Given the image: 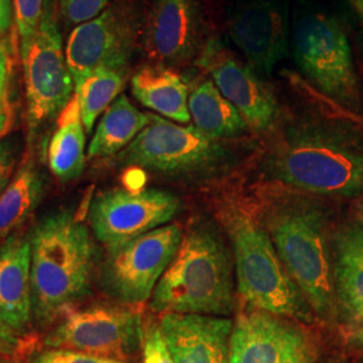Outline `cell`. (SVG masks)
<instances>
[{"label": "cell", "instance_id": "23", "mask_svg": "<svg viewBox=\"0 0 363 363\" xmlns=\"http://www.w3.org/2000/svg\"><path fill=\"white\" fill-rule=\"evenodd\" d=\"M46 187V178L31 156H27L0 194V242L15 233L38 208Z\"/></svg>", "mask_w": 363, "mask_h": 363}, {"label": "cell", "instance_id": "28", "mask_svg": "<svg viewBox=\"0 0 363 363\" xmlns=\"http://www.w3.org/2000/svg\"><path fill=\"white\" fill-rule=\"evenodd\" d=\"M143 363H174L159 323L144 325Z\"/></svg>", "mask_w": 363, "mask_h": 363}, {"label": "cell", "instance_id": "34", "mask_svg": "<svg viewBox=\"0 0 363 363\" xmlns=\"http://www.w3.org/2000/svg\"><path fill=\"white\" fill-rule=\"evenodd\" d=\"M15 22L13 0H0V39L3 38Z\"/></svg>", "mask_w": 363, "mask_h": 363}, {"label": "cell", "instance_id": "2", "mask_svg": "<svg viewBox=\"0 0 363 363\" xmlns=\"http://www.w3.org/2000/svg\"><path fill=\"white\" fill-rule=\"evenodd\" d=\"M261 148L250 136L218 139L150 113L148 125L117 154L116 163L196 186L226 179L259 156Z\"/></svg>", "mask_w": 363, "mask_h": 363}, {"label": "cell", "instance_id": "33", "mask_svg": "<svg viewBox=\"0 0 363 363\" xmlns=\"http://www.w3.org/2000/svg\"><path fill=\"white\" fill-rule=\"evenodd\" d=\"M13 73L11 52L4 42H0V104L9 99L10 79Z\"/></svg>", "mask_w": 363, "mask_h": 363}, {"label": "cell", "instance_id": "22", "mask_svg": "<svg viewBox=\"0 0 363 363\" xmlns=\"http://www.w3.org/2000/svg\"><path fill=\"white\" fill-rule=\"evenodd\" d=\"M85 132L77 99L73 96L58 116L48 148V163L57 179L73 181L82 174L86 162Z\"/></svg>", "mask_w": 363, "mask_h": 363}, {"label": "cell", "instance_id": "27", "mask_svg": "<svg viewBox=\"0 0 363 363\" xmlns=\"http://www.w3.org/2000/svg\"><path fill=\"white\" fill-rule=\"evenodd\" d=\"M112 0H57L60 21L66 27L85 23L103 13Z\"/></svg>", "mask_w": 363, "mask_h": 363}, {"label": "cell", "instance_id": "7", "mask_svg": "<svg viewBox=\"0 0 363 363\" xmlns=\"http://www.w3.org/2000/svg\"><path fill=\"white\" fill-rule=\"evenodd\" d=\"M294 57L300 77L318 96L343 111L362 113V86L350 42L335 18L303 15L294 30Z\"/></svg>", "mask_w": 363, "mask_h": 363}, {"label": "cell", "instance_id": "17", "mask_svg": "<svg viewBox=\"0 0 363 363\" xmlns=\"http://www.w3.org/2000/svg\"><path fill=\"white\" fill-rule=\"evenodd\" d=\"M159 325L174 363H229L233 320L196 313H163Z\"/></svg>", "mask_w": 363, "mask_h": 363}, {"label": "cell", "instance_id": "5", "mask_svg": "<svg viewBox=\"0 0 363 363\" xmlns=\"http://www.w3.org/2000/svg\"><path fill=\"white\" fill-rule=\"evenodd\" d=\"M232 247L211 220L194 222L151 296L159 313L223 316L235 308Z\"/></svg>", "mask_w": 363, "mask_h": 363}, {"label": "cell", "instance_id": "8", "mask_svg": "<svg viewBox=\"0 0 363 363\" xmlns=\"http://www.w3.org/2000/svg\"><path fill=\"white\" fill-rule=\"evenodd\" d=\"M143 337L139 306L96 303L66 311L43 345L128 362L143 347Z\"/></svg>", "mask_w": 363, "mask_h": 363}, {"label": "cell", "instance_id": "1", "mask_svg": "<svg viewBox=\"0 0 363 363\" xmlns=\"http://www.w3.org/2000/svg\"><path fill=\"white\" fill-rule=\"evenodd\" d=\"M259 156L265 181L298 193L363 199V128L345 117H280Z\"/></svg>", "mask_w": 363, "mask_h": 363}, {"label": "cell", "instance_id": "29", "mask_svg": "<svg viewBox=\"0 0 363 363\" xmlns=\"http://www.w3.org/2000/svg\"><path fill=\"white\" fill-rule=\"evenodd\" d=\"M27 363H130L117 361L104 357H97L86 352L66 350V349H46L33 354Z\"/></svg>", "mask_w": 363, "mask_h": 363}, {"label": "cell", "instance_id": "3", "mask_svg": "<svg viewBox=\"0 0 363 363\" xmlns=\"http://www.w3.org/2000/svg\"><path fill=\"white\" fill-rule=\"evenodd\" d=\"M283 193L264 203L261 223L312 311L325 319L337 308L328 218L311 196Z\"/></svg>", "mask_w": 363, "mask_h": 363}, {"label": "cell", "instance_id": "32", "mask_svg": "<svg viewBox=\"0 0 363 363\" xmlns=\"http://www.w3.org/2000/svg\"><path fill=\"white\" fill-rule=\"evenodd\" d=\"M291 85H294V86H295L300 93H303V94H306V96H308V97L315 99L318 103L330 106V108L335 112V115H337V116L345 117V118L350 120V121L355 123V124H358L361 128H363V113H352V112H347V111H343V109L337 108L335 105L327 103V101H325L320 96H318L315 91H312L311 88H310V86L303 81V78L300 77V76H294V77L291 78Z\"/></svg>", "mask_w": 363, "mask_h": 363}, {"label": "cell", "instance_id": "35", "mask_svg": "<svg viewBox=\"0 0 363 363\" xmlns=\"http://www.w3.org/2000/svg\"><path fill=\"white\" fill-rule=\"evenodd\" d=\"M13 106H11V103H10V99H6L0 104V139L7 136L10 127L13 124Z\"/></svg>", "mask_w": 363, "mask_h": 363}, {"label": "cell", "instance_id": "30", "mask_svg": "<svg viewBox=\"0 0 363 363\" xmlns=\"http://www.w3.org/2000/svg\"><path fill=\"white\" fill-rule=\"evenodd\" d=\"M19 159V143L15 138L0 139V194L13 179Z\"/></svg>", "mask_w": 363, "mask_h": 363}, {"label": "cell", "instance_id": "31", "mask_svg": "<svg viewBox=\"0 0 363 363\" xmlns=\"http://www.w3.org/2000/svg\"><path fill=\"white\" fill-rule=\"evenodd\" d=\"M28 347L26 337L22 333L13 330L11 325L0 320V355L3 358L13 359L23 354Z\"/></svg>", "mask_w": 363, "mask_h": 363}, {"label": "cell", "instance_id": "37", "mask_svg": "<svg viewBox=\"0 0 363 363\" xmlns=\"http://www.w3.org/2000/svg\"><path fill=\"white\" fill-rule=\"evenodd\" d=\"M355 216H357V220L363 225V199H359L355 205Z\"/></svg>", "mask_w": 363, "mask_h": 363}, {"label": "cell", "instance_id": "39", "mask_svg": "<svg viewBox=\"0 0 363 363\" xmlns=\"http://www.w3.org/2000/svg\"><path fill=\"white\" fill-rule=\"evenodd\" d=\"M0 363H13V361H10L9 358H0Z\"/></svg>", "mask_w": 363, "mask_h": 363}, {"label": "cell", "instance_id": "4", "mask_svg": "<svg viewBox=\"0 0 363 363\" xmlns=\"http://www.w3.org/2000/svg\"><path fill=\"white\" fill-rule=\"evenodd\" d=\"M28 237L33 316L46 325L91 294L96 247L89 229L67 210L45 216Z\"/></svg>", "mask_w": 363, "mask_h": 363}, {"label": "cell", "instance_id": "11", "mask_svg": "<svg viewBox=\"0 0 363 363\" xmlns=\"http://www.w3.org/2000/svg\"><path fill=\"white\" fill-rule=\"evenodd\" d=\"M182 229L167 223L120 247L108 249L101 267L105 291L121 303L140 306L151 298L182 242Z\"/></svg>", "mask_w": 363, "mask_h": 363}, {"label": "cell", "instance_id": "36", "mask_svg": "<svg viewBox=\"0 0 363 363\" xmlns=\"http://www.w3.org/2000/svg\"><path fill=\"white\" fill-rule=\"evenodd\" d=\"M351 6V9L358 13L363 23V0H346Z\"/></svg>", "mask_w": 363, "mask_h": 363}, {"label": "cell", "instance_id": "12", "mask_svg": "<svg viewBox=\"0 0 363 363\" xmlns=\"http://www.w3.org/2000/svg\"><path fill=\"white\" fill-rule=\"evenodd\" d=\"M181 210V199L167 190L112 189L93 198L89 222L108 250L167 225Z\"/></svg>", "mask_w": 363, "mask_h": 363}, {"label": "cell", "instance_id": "38", "mask_svg": "<svg viewBox=\"0 0 363 363\" xmlns=\"http://www.w3.org/2000/svg\"><path fill=\"white\" fill-rule=\"evenodd\" d=\"M354 340L363 347V325L358 327V330L354 333Z\"/></svg>", "mask_w": 363, "mask_h": 363}, {"label": "cell", "instance_id": "24", "mask_svg": "<svg viewBox=\"0 0 363 363\" xmlns=\"http://www.w3.org/2000/svg\"><path fill=\"white\" fill-rule=\"evenodd\" d=\"M150 113H144L120 94L103 113L88 147L89 159H104L120 154L148 125Z\"/></svg>", "mask_w": 363, "mask_h": 363}, {"label": "cell", "instance_id": "15", "mask_svg": "<svg viewBox=\"0 0 363 363\" xmlns=\"http://www.w3.org/2000/svg\"><path fill=\"white\" fill-rule=\"evenodd\" d=\"M208 67L210 78L245 120L252 133L268 135L281 117V106L272 91L253 67L233 57L208 48L199 61Z\"/></svg>", "mask_w": 363, "mask_h": 363}, {"label": "cell", "instance_id": "18", "mask_svg": "<svg viewBox=\"0 0 363 363\" xmlns=\"http://www.w3.org/2000/svg\"><path fill=\"white\" fill-rule=\"evenodd\" d=\"M33 318L30 237L15 232L0 242V320L23 333Z\"/></svg>", "mask_w": 363, "mask_h": 363}, {"label": "cell", "instance_id": "14", "mask_svg": "<svg viewBox=\"0 0 363 363\" xmlns=\"http://www.w3.org/2000/svg\"><path fill=\"white\" fill-rule=\"evenodd\" d=\"M208 27L198 0H154L145 15L140 42L155 65H187L208 50Z\"/></svg>", "mask_w": 363, "mask_h": 363}, {"label": "cell", "instance_id": "21", "mask_svg": "<svg viewBox=\"0 0 363 363\" xmlns=\"http://www.w3.org/2000/svg\"><path fill=\"white\" fill-rule=\"evenodd\" d=\"M189 111L195 128L218 139H244L252 135L240 112L218 91L211 78L189 94Z\"/></svg>", "mask_w": 363, "mask_h": 363}, {"label": "cell", "instance_id": "26", "mask_svg": "<svg viewBox=\"0 0 363 363\" xmlns=\"http://www.w3.org/2000/svg\"><path fill=\"white\" fill-rule=\"evenodd\" d=\"M46 0H13L15 26L21 58L26 54L37 34Z\"/></svg>", "mask_w": 363, "mask_h": 363}, {"label": "cell", "instance_id": "25", "mask_svg": "<svg viewBox=\"0 0 363 363\" xmlns=\"http://www.w3.org/2000/svg\"><path fill=\"white\" fill-rule=\"evenodd\" d=\"M130 70L101 67L74 84L81 120L86 132H91L97 118L121 94Z\"/></svg>", "mask_w": 363, "mask_h": 363}, {"label": "cell", "instance_id": "6", "mask_svg": "<svg viewBox=\"0 0 363 363\" xmlns=\"http://www.w3.org/2000/svg\"><path fill=\"white\" fill-rule=\"evenodd\" d=\"M220 220L230 240L238 292L250 307L311 323L313 311L286 272L264 225L234 201L220 203Z\"/></svg>", "mask_w": 363, "mask_h": 363}, {"label": "cell", "instance_id": "9", "mask_svg": "<svg viewBox=\"0 0 363 363\" xmlns=\"http://www.w3.org/2000/svg\"><path fill=\"white\" fill-rule=\"evenodd\" d=\"M60 22L57 0H46L37 34L22 57L30 140L42 125L60 116L74 96Z\"/></svg>", "mask_w": 363, "mask_h": 363}, {"label": "cell", "instance_id": "19", "mask_svg": "<svg viewBox=\"0 0 363 363\" xmlns=\"http://www.w3.org/2000/svg\"><path fill=\"white\" fill-rule=\"evenodd\" d=\"M333 276L340 315L350 325H363V225L358 220L333 234Z\"/></svg>", "mask_w": 363, "mask_h": 363}, {"label": "cell", "instance_id": "13", "mask_svg": "<svg viewBox=\"0 0 363 363\" xmlns=\"http://www.w3.org/2000/svg\"><path fill=\"white\" fill-rule=\"evenodd\" d=\"M318 346L303 322L252 307L237 316L229 363H315Z\"/></svg>", "mask_w": 363, "mask_h": 363}, {"label": "cell", "instance_id": "16", "mask_svg": "<svg viewBox=\"0 0 363 363\" xmlns=\"http://www.w3.org/2000/svg\"><path fill=\"white\" fill-rule=\"evenodd\" d=\"M228 34L250 67L269 76L288 52V26L283 11L271 0H253L228 21Z\"/></svg>", "mask_w": 363, "mask_h": 363}, {"label": "cell", "instance_id": "20", "mask_svg": "<svg viewBox=\"0 0 363 363\" xmlns=\"http://www.w3.org/2000/svg\"><path fill=\"white\" fill-rule=\"evenodd\" d=\"M130 91L140 104L159 116L178 124L191 120L189 88L171 67L155 64L139 67L130 77Z\"/></svg>", "mask_w": 363, "mask_h": 363}, {"label": "cell", "instance_id": "10", "mask_svg": "<svg viewBox=\"0 0 363 363\" xmlns=\"http://www.w3.org/2000/svg\"><path fill=\"white\" fill-rule=\"evenodd\" d=\"M142 30V15L128 0H115L96 18L74 27L65 46L74 84L101 67L130 70Z\"/></svg>", "mask_w": 363, "mask_h": 363}]
</instances>
